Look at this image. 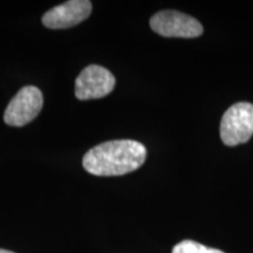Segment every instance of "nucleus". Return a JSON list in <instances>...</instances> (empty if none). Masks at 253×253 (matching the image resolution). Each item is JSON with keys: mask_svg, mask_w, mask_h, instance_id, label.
Here are the masks:
<instances>
[{"mask_svg": "<svg viewBox=\"0 0 253 253\" xmlns=\"http://www.w3.org/2000/svg\"><path fill=\"white\" fill-rule=\"evenodd\" d=\"M150 27L167 38H197L203 33L199 21L177 11L158 12L150 19Z\"/></svg>", "mask_w": 253, "mask_h": 253, "instance_id": "nucleus-4", "label": "nucleus"}, {"mask_svg": "<svg viewBox=\"0 0 253 253\" xmlns=\"http://www.w3.org/2000/svg\"><path fill=\"white\" fill-rule=\"evenodd\" d=\"M253 135V104L238 102L223 115L220 123L221 141L229 147L245 143Z\"/></svg>", "mask_w": 253, "mask_h": 253, "instance_id": "nucleus-2", "label": "nucleus"}, {"mask_svg": "<svg viewBox=\"0 0 253 253\" xmlns=\"http://www.w3.org/2000/svg\"><path fill=\"white\" fill-rule=\"evenodd\" d=\"M172 253H225L220 250L211 249L194 240H183L172 249Z\"/></svg>", "mask_w": 253, "mask_h": 253, "instance_id": "nucleus-7", "label": "nucleus"}, {"mask_svg": "<svg viewBox=\"0 0 253 253\" xmlns=\"http://www.w3.org/2000/svg\"><path fill=\"white\" fill-rule=\"evenodd\" d=\"M147 158V149L140 142L116 140L101 143L84 155L82 164L95 176H121L135 171Z\"/></svg>", "mask_w": 253, "mask_h": 253, "instance_id": "nucleus-1", "label": "nucleus"}, {"mask_svg": "<svg viewBox=\"0 0 253 253\" xmlns=\"http://www.w3.org/2000/svg\"><path fill=\"white\" fill-rule=\"evenodd\" d=\"M115 87V78L108 69L90 65L80 73L75 81V95L79 100L101 99Z\"/></svg>", "mask_w": 253, "mask_h": 253, "instance_id": "nucleus-5", "label": "nucleus"}, {"mask_svg": "<svg viewBox=\"0 0 253 253\" xmlns=\"http://www.w3.org/2000/svg\"><path fill=\"white\" fill-rule=\"evenodd\" d=\"M91 12V2L88 0H71L55 6L42 17V24L52 30L69 28L86 20Z\"/></svg>", "mask_w": 253, "mask_h": 253, "instance_id": "nucleus-6", "label": "nucleus"}, {"mask_svg": "<svg viewBox=\"0 0 253 253\" xmlns=\"http://www.w3.org/2000/svg\"><path fill=\"white\" fill-rule=\"evenodd\" d=\"M43 104V96L40 89L34 86H26L18 91L4 114L6 125L23 126L37 118Z\"/></svg>", "mask_w": 253, "mask_h": 253, "instance_id": "nucleus-3", "label": "nucleus"}, {"mask_svg": "<svg viewBox=\"0 0 253 253\" xmlns=\"http://www.w3.org/2000/svg\"><path fill=\"white\" fill-rule=\"evenodd\" d=\"M0 253H14V252H11V251H7V250L0 249Z\"/></svg>", "mask_w": 253, "mask_h": 253, "instance_id": "nucleus-8", "label": "nucleus"}]
</instances>
